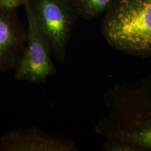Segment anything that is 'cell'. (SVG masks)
<instances>
[{"label":"cell","instance_id":"ba28073f","mask_svg":"<svg viewBox=\"0 0 151 151\" xmlns=\"http://www.w3.org/2000/svg\"><path fill=\"white\" fill-rule=\"evenodd\" d=\"M102 147L105 151H142L137 147L129 143L114 139H106Z\"/></svg>","mask_w":151,"mask_h":151},{"label":"cell","instance_id":"277c9868","mask_svg":"<svg viewBox=\"0 0 151 151\" xmlns=\"http://www.w3.org/2000/svg\"><path fill=\"white\" fill-rule=\"evenodd\" d=\"M24 6L28 25L27 41L24 53L14 70L15 77L18 81L42 83L54 76L56 70L48 45L37 28L27 1Z\"/></svg>","mask_w":151,"mask_h":151},{"label":"cell","instance_id":"5b68a950","mask_svg":"<svg viewBox=\"0 0 151 151\" xmlns=\"http://www.w3.org/2000/svg\"><path fill=\"white\" fill-rule=\"evenodd\" d=\"M65 135H53L37 127L18 128L0 135V151H78Z\"/></svg>","mask_w":151,"mask_h":151},{"label":"cell","instance_id":"3957f363","mask_svg":"<svg viewBox=\"0 0 151 151\" xmlns=\"http://www.w3.org/2000/svg\"><path fill=\"white\" fill-rule=\"evenodd\" d=\"M36 25L60 63L79 14L74 0H27Z\"/></svg>","mask_w":151,"mask_h":151},{"label":"cell","instance_id":"7a4b0ae2","mask_svg":"<svg viewBox=\"0 0 151 151\" xmlns=\"http://www.w3.org/2000/svg\"><path fill=\"white\" fill-rule=\"evenodd\" d=\"M101 30L113 48L134 56L151 55V0H117Z\"/></svg>","mask_w":151,"mask_h":151},{"label":"cell","instance_id":"52a82bcc","mask_svg":"<svg viewBox=\"0 0 151 151\" xmlns=\"http://www.w3.org/2000/svg\"><path fill=\"white\" fill-rule=\"evenodd\" d=\"M79 12L87 19L99 16L110 5L111 0H74Z\"/></svg>","mask_w":151,"mask_h":151},{"label":"cell","instance_id":"9c48e42d","mask_svg":"<svg viewBox=\"0 0 151 151\" xmlns=\"http://www.w3.org/2000/svg\"><path fill=\"white\" fill-rule=\"evenodd\" d=\"M27 0H0V6L9 9L15 10L22 5H24Z\"/></svg>","mask_w":151,"mask_h":151},{"label":"cell","instance_id":"6da1fadb","mask_svg":"<svg viewBox=\"0 0 151 151\" xmlns=\"http://www.w3.org/2000/svg\"><path fill=\"white\" fill-rule=\"evenodd\" d=\"M103 99L108 113L95 125L96 133L151 151V74L114 84Z\"/></svg>","mask_w":151,"mask_h":151},{"label":"cell","instance_id":"8992f818","mask_svg":"<svg viewBox=\"0 0 151 151\" xmlns=\"http://www.w3.org/2000/svg\"><path fill=\"white\" fill-rule=\"evenodd\" d=\"M27 41L26 32L15 10L0 6V73L14 70Z\"/></svg>","mask_w":151,"mask_h":151}]
</instances>
